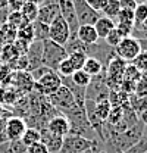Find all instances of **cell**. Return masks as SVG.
I'll return each mask as SVG.
<instances>
[{
  "label": "cell",
  "mask_w": 147,
  "mask_h": 153,
  "mask_svg": "<svg viewBox=\"0 0 147 153\" xmlns=\"http://www.w3.org/2000/svg\"><path fill=\"white\" fill-rule=\"evenodd\" d=\"M68 57V53L63 46L57 44L52 40H44L43 41V65L56 71L59 63Z\"/></svg>",
  "instance_id": "6da1fadb"
},
{
  "label": "cell",
  "mask_w": 147,
  "mask_h": 153,
  "mask_svg": "<svg viewBox=\"0 0 147 153\" xmlns=\"http://www.w3.org/2000/svg\"><path fill=\"white\" fill-rule=\"evenodd\" d=\"M97 143H100L99 140H88L85 137L81 135H74V134H68L66 137H63L62 141V147L57 153H79L84 150L93 149Z\"/></svg>",
  "instance_id": "7a4b0ae2"
},
{
  "label": "cell",
  "mask_w": 147,
  "mask_h": 153,
  "mask_svg": "<svg viewBox=\"0 0 147 153\" xmlns=\"http://www.w3.org/2000/svg\"><path fill=\"white\" fill-rule=\"evenodd\" d=\"M115 55L121 57L122 60H125L127 63H132V60L141 53V47H140V41L134 37H125L121 40V43L113 49Z\"/></svg>",
  "instance_id": "3957f363"
},
{
  "label": "cell",
  "mask_w": 147,
  "mask_h": 153,
  "mask_svg": "<svg viewBox=\"0 0 147 153\" xmlns=\"http://www.w3.org/2000/svg\"><path fill=\"white\" fill-rule=\"evenodd\" d=\"M47 100H49V105L50 106H53L57 111H62V114L66 112V111H69L71 108H74L76 105L72 93L65 85H60L55 93L47 96Z\"/></svg>",
  "instance_id": "277c9868"
},
{
  "label": "cell",
  "mask_w": 147,
  "mask_h": 153,
  "mask_svg": "<svg viewBox=\"0 0 147 153\" xmlns=\"http://www.w3.org/2000/svg\"><path fill=\"white\" fill-rule=\"evenodd\" d=\"M71 37V30L66 24V21L60 15L49 25V40L55 41L60 46H65Z\"/></svg>",
  "instance_id": "5b68a950"
},
{
  "label": "cell",
  "mask_w": 147,
  "mask_h": 153,
  "mask_svg": "<svg viewBox=\"0 0 147 153\" xmlns=\"http://www.w3.org/2000/svg\"><path fill=\"white\" fill-rule=\"evenodd\" d=\"M72 4L79 25H94L96 21L102 16L100 12L91 9L85 0H72Z\"/></svg>",
  "instance_id": "8992f818"
},
{
  "label": "cell",
  "mask_w": 147,
  "mask_h": 153,
  "mask_svg": "<svg viewBox=\"0 0 147 153\" xmlns=\"http://www.w3.org/2000/svg\"><path fill=\"white\" fill-rule=\"evenodd\" d=\"M60 85H62L60 75H59L56 71H50V72H47L46 75L41 76L40 79H37L36 84H34V88H36L40 94L50 96L52 93H55Z\"/></svg>",
  "instance_id": "52a82bcc"
},
{
  "label": "cell",
  "mask_w": 147,
  "mask_h": 153,
  "mask_svg": "<svg viewBox=\"0 0 147 153\" xmlns=\"http://www.w3.org/2000/svg\"><path fill=\"white\" fill-rule=\"evenodd\" d=\"M57 6H59L60 16L66 21V24L71 30V36L76 34V31L79 28V22H78L75 9H74L72 0H57Z\"/></svg>",
  "instance_id": "ba28073f"
},
{
  "label": "cell",
  "mask_w": 147,
  "mask_h": 153,
  "mask_svg": "<svg viewBox=\"0 0 147 153\" xmlns=\"http://www.w3.org/2000/svg\"><path fill=\"white\" fill-rule=\"evenodd\" d=\"M28 125H27V121L18 116V115H13L7 119V124H6V135H7V140L9 141H16L21 140L24 133L27 131Z\"/></svg>",
  "instance_id": "9c48e42d"
},
{
  "label": "cell",
  "mask_w": 147,
  "mask_h": 153,
  "mask_svg": "<svg viewBox=\"0 0 147 153\" xmlns=\"http://www.w3.org/2000/svg\"><path fill=\"white\" fill-rule=\"evenodd\" d=\"M25 56L28 59V72H33L34 69L40 68L43 65V41L34 40L33 43H30Z\"/></svg>",
  "instance_id": "30bf717a"
},
{
  "label": "cell",
  "mask_w": 147,
  "mask_h": 153,
  "mask_svg": "<svg viewBox=\"0 0 147 153\" xmlns=\"http://www.w3.org/2000/svg\"><path fill=\"white\" fill-rule=\"evenodd\" d=\"M46 130L53 135L57 137H66L69 134V122L63 115H55L53 118H50V121L46 125Z\"/></svg>",
  "instance_id": "8fae6325"
},
{
  "label": "cell",
  "mask_w": 147,
  "mask_h": 153,
  "mask_svg": "<svg viewBox=\"0 0 147 153\" xmlns=\"http://www.w3.org/2000/svg\"><path fill=\"white\" fill-rule=\"evenodd\" d=\"M59 6L57 3H44L38 7V15L36 21H40L43 24L50 25L57 16H59Z\"/></svg>",
  "instance_id": "7c38bea8"
},
{
  "label": "cell",
  "mask_w": 147,
  "mask_h": 153,
  "mask_svg": "<svg viewBox=\"0 0 147 153\" xmlns=\"http://www.w3.org/2000/svg\"><path fill=\"white\" fill-rule=\"evenodd\" d=\"M76 37L85 46H91L99 41V36L94 30V25H79V28L76 31Z\"/></svg>",
  "instance_id": "4fadbf2b"
},
{
  "label": "cell",
  "mask_w": 147,
  "mask_h": 153,
  "mask_svg": "<svg viewBox=\"0 0 147 153\" xmlns=\"http://www.w3.org/2000/svg\"><path fill=\"white\" fill-rule=\"evenodd\" d=\"M62 141L63 138L62 137H57V135H53L50 134L47 130H43L41 131V143L47 147L49 153H57L62 147Z\"/></svg>",
  "instance_id": "5bb4252c"
},
{
  "label": "cell",
  "mask_w": 147,
  "mask_h": 153,
  "mask_svg": "<svg viewBox=\"0 0 147 153\" xmlns=\"http://www.w3.org/2000/svg\"><path fill=\"white\" fill-rule=\"evenodd\" d=\"M113 28H115V21L110 18H106V16H103V15L97 19L96 24H94V30H96L99 38H102V40H105V38L108 37L109 33Z\"/></svg>",
  "instance_id": "9a60e30c"
},
{
  "label": "cell",
  "mask_w": 147,
  "mask_h": 153,
  "mask_svg": "<svg viewBox=\"0 0 147 153\" xmlns=\"http://www.w3.org/2000/svg\"><path fill=\"white\" fill-rule=\"evenodd\" d=\"M82 71H85V72L93 78V76H97V75H100L102 72H105V68H103V65H102V62H100L99 59L87 56L85 63H84V66H82Z\"/></svg>",
  "instance_id": "2e32d148"
},
{
  "label": "cell",
  "mask_w": 147,
  "mask_h": 153,
  "mask_svg": "<svg viewBox=\"0 0 147 153\" xmlns=\"http://www.w3.org/2000/svg\"><path fill=\"white\" fill-rule=\"evenodd\" d=\"M21 141L24 143L25 147H30L31 144L41 141V130H38V128H36V127H28L27 131H25L24 135H22Z\"/></svg>",
  "instance_id": "e0dca14e"
},
{
  "label": "cell",
  "mask_w": 147,
  "mask_h": 153,
  "mask_svg": "<svg viewBox=\"0 0 147 153\" xmlns=\"http://www.w3.org/2000/svg\"><path fill=\"white\" fill-rule=\"evenodd\" d=\"M16 85H18L21 90H25V91H28V90H31L33 87H34V79H33V76L31 74L28 72V71H19L18 74H16Z\"/></svg>",
  "instance_id": "ac0fdd59"
},
{
  "label": "cell",
  "mask_w": 147,
  "mask_h": 153,
  "mask_svg": "<svg viewBox=\"0 0 147 153\" xmlns=\"http://www.w3.org/2000/svg\"><path fill=\"white\" fill-rule=\"evenodd\" d=\"M38 7H40V6H37L34 3L25 1V4H24L22 9H21V15H22L24 21L28 22V24H33L37 19V15H38Z\"/></svg>",
  "instance_id": "d6986e66"
},
{
  "label": "cell",
  "mask_w": 147,
  "mask_h": 153,
  "mask_svg": "<svg viewBox=\"0 0 147 153\" xmlns=\"http://www.w3.org/2000/svg\"><path fill=\"white\" fill-rule=\"evenodd\" d=\"M119 10H121L119 0H108L106 4L103 6L100 15H103V16H106V18H110L115 21L116 16H118V13H119Z\"/></svg>",
  "instance_id": "ffe728a7"
},
{
  "label": "cell",
  "mask_w": 147,
  "mask_h": 153,
  "mask_svg": "<svg viewBox=\"0 0 147 153\" xmlns=\"http://www.w3.org/2000/svg\"><path fill=\"white\" fill-rule=\"evenodd\" d=\"M16 38L28 43V44L33 43L34 41V28H33V24H24L22 27H19L18 31H16Z\"/></svg>",
  "instance_id": "44dd1931"
},
{
  "label": "cell",
  "mask_w": 147,
  "mask_h": 153,
  "mask_svg": "<svg viewBox=\"0 0 147 153\" xmlns=\"http://www.w3.org/2000/svg\"><path fill=\"white\" fill-rule=\"evenodd\" d=\"M110 109H112V106H110L109 100L97 102V103H96V108H94V114H96V116H97L102 122H106V121H108V116H109V114H110Z\"/></svg>",
  "instance_id": "7402d4cb"
},
{
  "label": "cell",
  "mask_w": 147,
  "mask_h": 153,
  "mask_svg": "<svg viewBox=\"0 0 147 153\" xmlns=\"http://www.w3.org/2000/svg\"><path fill=\"white\" fill-rule=\"evenodd\" d=\"M33 28H34V40L44 41V40L49 38V25L47 24H43L40 21H34Z\"/></svg>",
  "instance_id": "603a6c76"
},
{
  "label": "cell",
  "mask_w": 147,
  "mask_h": 153,
  "mask_svg": "<svg viewBox=\"0 0 147 153\" xmlns=\"http://www.w3.org/2000/svg\"><path fill=\"white\" fill-rule=\"evenodd\" d=\"M71 79H72L74 84H76L78 87H82V88H85L91 82V76L88 75L85 71H82V69L75 71L72 75H71Z\"/></svg>",
  "instance_id": "cb8c5ba5"
},
{
  "label": "cell",
  "mask_w": 147,
  "mask_h": 153,
  "mask_svg": "<svg viewBox=\"0 0 147 153\" xmlns=\"http://www.w3.org/2000/svg\"><path fill=\"white\" fill-rule=\"evenodd\" d=\"M147 19V4L146 3H138L137 7L134 9V25L140 27Z\"/></svg>",
  "instance_id": "d4e9b609"
},
{
  "label": "cell",
  "mask_w": 147,
  "mask_h": 153,
  "mask_svg": "<svg viewBox=\"0 0 147 153\" xmlns=\"http://www.w3.org/2000/svg\"><path fill=\"white\" fill-rule=\"evenodd\" d=\"M68 59L69 62L72 63L74 69L78 71V69H82L84 63H85V59H87V55L84 52H74V53H69L68 55Z\"/></svg>",
  "instance_id": "484cf974"
},
{
  "label": "cell",
  "mask_w": 147,
  "mask_h": 153,
  "mask_svg": "<svg viewBox=\"0 0 147 153\" xmlns=\"http://www.w3.org/2000/svg\"><path fill=\"white\" fill-rule=\"evenodd\" d=\"M134 94L137 97H147V72H141V75L135 84Z\"/></svg>",
  "instance_id": "4316f807"
},
{
  "label": "cell",
  "mask_w": 147,
  "mask_h": 153,
  "mask_svg": "<svg viewBox=\"0 0 147 153\" xmlns=\"http://www.w3.org/2000/svg\"><path fill=\"white\" fill-rule=\"evenodd\" d=\"M115 30L119 33L122 38L131 37L134 31V22H115Z\"/></svg>",
  "instance_id": "83f0119b"
},
{
  "label": "cell",
  "mask_w": 147,
  "mask_h": 153,
  "mask_svg": "<svg viewBox=\"0 0 147 153\" xmlns=\"http://www.w3.org/2000/svg\"><path fill=\"white\" fill-rule=\"evenodd\" d=\"M140 75H141V72H140L132 63H128L127 68H125V72H124L122 79H124V81H131V82H137Z\"/></svg>",
  "instance_id": "f1b7e54d"
},
{
  "label": "cell",
  "mask_w": 147,
  "mask_h": 153,
  "mask_svg": "<svg viewBox=\"0 0 147 153\" xmlns=\"http://www.w3.org/2000/svg\"><path fill=\"white\" fill-rule=\"evenodd\" d=\"M56 72H57L60 76H71L74 72H75V69H74L72 63L69 62V59L66 57V59H63V60L59 63V66H57Z\"/></svg>",
  "instance_id": "f546056e"
},
{
  "label": "cell",
  "mask_w": 147,
  "mask_h": 153,
  "mask_svg": "<svg viewBox=\"0 0 147 153\" xmlns=\"http://www.w3.org/2000/svg\"><path fill=\"white\" fill-rule=\"evenodd\" d=\"M147 152V135H143L135 144H132L124 153H144Z\"/></svg>",
  "instance_id": "4dcf8cb0"
},
{
  "label": "cell",
  "mask_w": 147,
  "mask_h": 153,
  "mask_svg": "<svg viewBox=\"0 0 147 153\" xmlns=\"http://www.w3.org/2000/svg\"><path fill=\"white\" fill-rule=\"evenodd\" d=\"M122 121V108H118V106H115V108H112L110 109V114L108 116V121H106V124H109V125H116L118 122H121Z\"/></svg>",
  "instance_id": "1f68e13d"
},
{
  "label": "cell",
  "mask_w": 147,
  "mask_h": 153,
  "mask_svg": "<svg viewBox=\"0 0 147 153\" xmlns=\"http://www.w3.org/2000/svg\"><path fill=\"white\" fill-rule=\"evenodd\" d=\"M132 65L140 72H147V52H141L138 56L132 60Z\"/></svg>",
  "instance_id": "d6a6232c"
},
{
  "label": "cell",
  "mask_w": 147,
  "mask_h": 153,
  "mask_svg": "<svg viewBox=\"0 0 147 153\" xmlns=\"http://www.w3.org/2000/svg\"><path fill=\"white\" fill-rule=\"evenodd\" d=\"M121 40H122V37H121V36H119V33H118V31L113 28V30L109 33V36L105 38V43H106L109 47L115 49V47H116V46L121 43Z\"/></svg>",
  "instance_id": "836d02e7"
},
{
  "label": "cell",
  "mask_w": 147,
  "mask_h": 153,
  "mask_svg": "<svg viewBox=\"0 0 147 153\" xmlns=\"http://www.w3.org/2000/svg\"><path fill=\"white\" fill-rule=\"evenodd\" d=\"M115 22H134V10L121 9L116 19H115Z\"/></svg>",
  "instance_id": "e575fe53"
},
{
  "label": "cell",
  "mask_w": 147,
  "mask_h": 153,
  "mask_svg": "<svg viewBox=\"0 0 147 153\" xmlns=\"http://www.w3.org/2000/svg\"><path fill=\"white\" fill-rule=\"evenodd\" d=\"M9 153H27V147L21 140L9 141Z\"/></svg>",
  "instance_id": "d590c367"
},
{
  "label": "cell",
  "mask_w": 147,
  "mask_h": 153,
  "mask_svg": "<svg viewBox=\"0 0 147 153\" xmlns=\"http://www.w3.org/2000/svg\"><path fill=\"white\" fill-rule=\"evenodd\" d=\"M9 76H10V68L6 63L0 62V85L6 84V81H9Z\"/></svg>",
  "instance_id": "8d00e7d4"
},
{
  "label": "cell",
  "mask_w": 147,
  "mask_h": 153,
  "mask_svg": "<svg viewBox=\"0 0 147 153\" xmlns=\"http://www.w3.org/2000/svg\"><path fill=\"white\" fill-rule=\"evenodd\" d=\"M27 0H7V9L9 12H21L22 6Z\"/></svg>",
  "instance_id": "74e56055"
},
{
  "label": "cell",
  "mask_w": 147,
  "mask_h": 153,
  "mask_svg": "<svg viewBox=\"0 0 147 153\" xmlns=\"http://www.w3.org/2000/svg\"><path fill=\"white\" fill-rule=\"evenodd\" d=\"M27 153H49V150L41 141H38V143L31 144L30 147H27Z\"/></svg>",
  "instance_id": "f35d334b"
},
{
  "label": "cell",
  "mask_w": 147,
  "mask_h": 153,
  "mask_svg": "<svg viewBox=\"0 0 147 153\" xmlns=\"http://www.w3.org/2000/svg\"><path fill=\"white\" fill-rule=\"evenodd\" d=\"M9 118H0V144L3 143H9L7 135H6V124H7Z\"/></svg>",
  "instance_id": "ab89813d"
},
{
  "label": "cell",
  "mask_w": 147,
  "mask_h": 153,
  "mask_svg": "<svg viewBox=\"0 0 147 153\" xmlns=\"http://www.w3.org/2000/svg\"><path fill=\"white\" fill-rule=\"evenodd\" d=\"M87 3H88V6L94 9L96 12H102V9H103V6L106 4V1L108 0H85Z\"/></svg>",
  "instance_id": "60d3db41"
},
{
  "label": "cell",
  "mask_w": 147,
  "mask_h": 153,
  "mask_svg": "<svg viewBox=\"0 0 147 153\" xmlns=\"http://www.w3.org/2000/svg\"><path fill=\"white\" fill-rule=\"evenodd\" d=\"M137 1L135 0H119V6L121 9H127V10H134L137 7Z\"/></svg>",
  "instance_id": "b9f144b4"
},
{
  "label": "cell",
  "mask_w": 147,
  "mask_h": 153,
  "mask_svg": "<svg viewBox=\"0 0 147 153\" xmlns=\"http://www.w3.org/2000/svg\"><path fill=\"white\" fill-rule=\"evenodd\" d=\"M7 16H9V9H7V7L0 9V28L7 22Z\"/></svg>",
  "instance_id": "7bdbcfd3"
},
{
  "label": "cell",
  "mask_w": 147,
  "mask_h": 153,
  "mask_svg": "<svg viewBox=\"0 0 147 153\" xmlns=\"http://www.w3.org/2000/svg\"><path fill=\"white\" fill-rule=\"evenodd\" d=\"M10 116H13L12 111H7V109L4 108V105L0 103V118H10Z\"/></svg>",
  "instance_id": "ee69618b"
},
{
  "label": "cell",
  "mask_w": 147,
  "mask_h": 153,
  "mask_svg": "<svg viewBox=\"0 0 147 153\" xmlns=\"http://www.w3.org/2000/svg\"><path fill=\"white\" fill-rule=\"evenodd\" d=\"M138 119L143 125H147V111H143L141 114H138Z\"/></svg>",
  "instance_id": "f6af8a7d"
},
{
  "label": "cell",
  "mask_w": 147,
  "mask_h": 153,
  "mask_svg": "<svg viewBox=\"0 0 147 153\" xmlns=\"http://www.w3.org/2000/svg\"><path fill=\"white\" fill-rule=\"evenodd\" d=\"M100 150V143H97L93 149H88V150H84V152H79V153H97Z\"/></svg>",
  "instance_id": "bcb514c9"
},
{
  "label": "cell",
  "mask_w": 147,
  "mask_h": 153,
  "mask_svg": "<svg viewBox=\"0 0 147 153\" xmlns=\"http://www.w3.org/2000/svg\"><path fill=\"white\" fill-rule=\"evenodd\" d=\"M140 41V47H141V52H147V37L138 40Z\"/></svg>",
  "instance_id": "7dc6e473"
},
{
  "label": "cell",
  "mask_w": 147,
  "mask_h": 153,
  "mask_svg": "<svg viewBox=\"0 0 147 153\" xmlns=\"http://www.w3.org/2000/svg\"><path fill=\"white\" fill-rule=\"evenodd\" d=\"M0 153H9V143L0 144Z\"/></svg>",
  "instance_id": "c3c4849f"
},
{
  "label": "cell",
  "mask_w": 147,
  "mask_h": 153,
  "mask_svg": "<svg viewBox=\"0 0 147 153\" xmlns=\"http://www.w3.org/2000/svg\"><path fill=\"white\" fill-rule=\"evenodd\" d=\"M4 93H6L4 85H0V103H1V105H3V100H4Z\"/></svg>",
  "instance_id": "681fc988"
},
{
  "label": "cell",
  "mask_w": 147,
  "mask_h": 153,
  "mask_svg": "<svg viewBox=\"0 0 147 153\" xmlns=\"http://www.w3.org/2000/svg\"><path fill=\"white\" fill-rule=\"evenodd\" d=\"M27 1L34 3V4H37V6H41V4H44V1H46V0H27Z\"/></svg>",
  "instance_id": "f907efd6"
},
{
  "label": "cell",
  "mask_w": 147,
  "mask_h": 153,
  "mask_svg": "<svg viewBox=\"0 0 147 153\" xmlns=\"http://www.w3.org/2000/svg\"><path fill=\"white\" fill-rule=\"evenodd\" d=\"M144 3H146V4H147V0H146V1H144Z\"/></svg>",
  "instance_id": "816d5d0a"
},
{
  "label": "cell",
  "mask_w": 147,
  "mask_h": 153,
  "mask_svg": "<svg viewBox=\"0 0 147 153\" xmlns=\"http://www.w3.org/2000/svg\"><path fill=\"white\" fill-rule=\"evenodd\" d=\"M144 153H147V152H144Z\"/></svg>",
  "instance_id": "f5cc1de1"
},
{
  "label": "cell",
  "mask_w": 147,
  "mask_h": 153,
  "mask_svg": "<svg viewBox=\"0 0 147 153\" xmlns=\"http://www.w3.org/2000/svg\"><path fill=\"white\" fill-rule=\"evenodd\" d=\"M135 1H137V0H135Z\"/></svg>",
  "instance_id": "db71d44e"
}]
</instances>
